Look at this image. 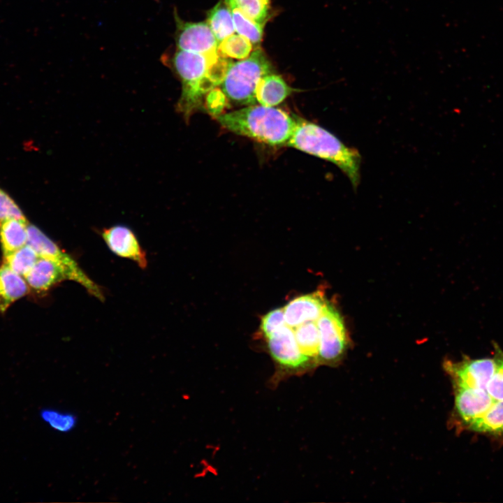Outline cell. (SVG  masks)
I'll use <instances>...</instances> for the list:
<instances>
[{"instance_id":"3","label":"cell","mask_w":503,"mask_h":503,"mask_svg":"<svg viewBox=\"0 0 503 503\" xmlns=\"http://www.w3.org/2000/svg\"><path fill=\"white\" fill-rule=\"evenodd\" d=\"M219 54L207 56L177 49L168 61L182 82L177 109L186 119L198 110L203 100L217 87L210 75V68Z\"/></svg>"},{"instance_id":"14","label":"cell","mask_w":503,"mask_h":503,"mask_svg":"<svg viewBox=\"0 0 503 503\" xmlns=\"http://www.w3.org/2000/svg\"><path fill=\"white\" fill-rule=\"evenodd\" d=\"M29 289L23 276L5 263L0 266V312H5L13 302L27 295Z\"/></svg>"},{"instance_id":"10","label":"cell","mask_w":503,"mask_h":503,"mask_svg":"<svg viewBox=\"0 0 503 503\" xmlns=\"http://www.w3.org/2000/svg\"><path fill=\"white\" fill-rule=\"evenodd\" d=\"M101 237L110 250L117 256L129 259L144 269L147 265L145 250L133 233L124 225H115L105 228Z\"/></svg>"},{"instance_id":"6","label":"cell","mask_w":503,"mask_h":503,"mask_svg":"<svg viewBox=\"0 0 503 503\" xmlns=\"http://www.w3.org/2000/svg\"><path fill=\"white\" fill-rule=\"evenodd\" d=\"M319 333L318 359L324 363L335 362L344 352L347 334L340 313L327 302L316 321Z\"/></svg>"},{"instance_id":"15","label":"cell","mask_w":503,"mask_h":503,"mask_svg":"<svg viewBox=\"0 0 503 503\" xmlns=\"http://www.w3.org/2000/svg\"><path fill=\"white\" fill-rule=\"evenodd\" d=\"M27 244L34 249L39 257L56 259L74 268H81L73 256L64 251L38 228L31 224H28Z\"/></svg>"},{"instance_id":"12","label":"cell","mask_w":503,"mask_h":503,"mask_svg":"<svg viewBox=\"0 0 503 503\" xmlns=\"http://www.w3.org/2000/svg\"><path fill=\"white\" fill-rule=\"evenodd\" d=\"M326 305L319 291L295 298L283 307L286 323L293 328L307 321H317Z\"/></svg>"},{"instance_id":"8","label":"cell","mask_w":503,"mask_h":503,"mask_svg":"<svg viewBox=\"0 0 503 503\" xmlns=\"http://www.w3.org/2000/svg\"><path fill=\"white\" fill-rule=\"evenodd\" d=\"M495 366L494 357L477 359L465 358L458 363H446V369L452 376L455 386L486 390Z\"/></svg>"},{"instance_id":"21","label":"cell","mask_w":503,"mask_h":503,"mask_svg":"<svg viewBox=\"0 0 503 503\" xmlns=\"http://www.w3.org/2000/svg\"><path fill=\"white\" fill-rule=\"evenodd\" d=\"M38 255L28 244L3 256V263L24 277L31 270Z\"/></svg>"},{"instance_id":"16","label":"cell","mask_w":503,"mask_h":503,"mask_svg":"<svg viewBox=\"0 0 503 503\" xmlns=\"http://www.w3.org/2000/svg\"><path fill=\"white\" fill-rule=\"evenodd\" d=\"M28 224L26 219L17 218L0 222V243L3 256L27 244Z\"/></svg>"},{"instance_id":"18","label":"cell","mask_w":503,"mask_h":503,"mask_svg":"<svg viewBox=\"0 0 503 503\" xmlns=\"http://www.w3.org/2000/svg\"><path fill=\"white\" fill-rule=\"evenodd\" d=\"M224 1L231 10L235 31L249 39L255 48H258L263 35L264 24L250 18L233 1Z\"/></svg>"},{"instance_id":"11","label":"cell","mask_w":503,"mask_h":503,"mask_svg":"<svg viewBox=\"0 0 503 503\" xmlns=\"http://www.w3.org/2000/svg\"><path fill=\"white\" fill-rule=\"evenodd\" d=\"M494 402L486 389L455 386V409L467 426L486 413Z\"/></svg>"},{"instance_id":"9","label":"cell","mask_w":503,"mask_h":503,"mask_svg":"<svg viewBox=\"0 0 503 503\" xmlns=\"http://www.w3.org/2000/svg\"><path fill=\"white\" fill-rule=\"evenodd\" d=\"M268 347L274 360L289 369H299L309 358L300 350L293 330L286 323L266 337Z\"/></svg>"},{"instance_id":"27","label":"cell","mask_w":503,"mask_h":503,"mask_svg":"<svg viewBox=\"0 0 503 503\" xmlns=\"http://www.w3.org/2000/svg\"><path fill=\"white\" fill-rule=\"evenodd\" d=\"M12 218L26 219L19 205L0 188V222Z\"/></svg>"},{"instance_id":"19","label":"cell","mask_w":503,"mask_h":503,"mask_svg":"<svg viewBox=\"0 0 503 503\" xmlns=\"http://www.w3.org/2000/svg\"><path fill=\"white\" fill-rule=\"evenodd\" d=\"M292 328L301 351L309 359H318L319 333L316 321H307Z\"/></svg>"},{"instance_id":"20","label":"cell","mask_w":503,"mask_h":503,"mask_svg":"<svg viewBox=\"0 0 503 503\" xmlns=\"http://www.w3.org/2000/svg\"><path fill=\"white\" fill-rule=\"evenodd\" d=\"M469 429L479 432H503V400L495 401L481 417L472 422Z\"/></svg>"},{"instance_id":"7","label":"cell","mask_w":503,"mask_h":503,"mask_svg":"<svg viewBox=\"0 0 503 503\" xmlns=\"http://www.w3.org/2000/svg\"><path fill=\"white\" fill-rule=\"evenodd\" d=\"M175 18L177 49L207 56L219 54L218 42L207 22H184L176 15Z\"/></svg>"},{"instance_id":"17","label":"cell","mask_w":503,"mask_h":503,"mask_svg":"<svg viewBox=\"0 0 503 503\" xmlns=\"http://www.w3.org/2000/svg\"><path fill=\"white\" fill-rule=\"evenodd\" d=\"M206 22L218 43L235 31L231 10L224 0L220 1L208 12Z\"/></svg>"},{"instance_id":"4","label":"cell","mask_w":503,"mask_h":503,"mask_svg":"<svg viewBox=\"0 0 503 503\" xmlns=\"http://www.w3.org/2000/svg\"><path fill=\"white\" fill-rule=\"evenodd\" d=\"M273 73V66L263 51L256 48L247 58L232 62L219 85L226 101L235 105L256 104L255 89L259 80Z\"/></svg>"},{"instance_id":"26","label":"cell","mask_w":503,"mask_h":503,"mask_svg":"<svg viewBox=\"0 0 503 503\" xmlns=\"http://www.w3.org/2000/svg\"><path fill=\"white\" fill-rule=\"evenodd\" d=\"M285 324L284 308H277L263 316L261 330L266 338Z\"/></svg>"},{"instance_id":"1","label":"cell","mask_w":503,"mask_h":503,"mask_svg":"<svg viewBox=\"0 0 503 503\" xmlns=\"http://www.w3.org/2000/svg\"><path fill=\"white\" fill-rule=\"evenodd\" d=\"M227 130L272 146L286 145L296 126V118L276 107L259 104L216 116Z\"/></svg>"},{"instance_id":"5","label":"cell","mask_w":503,"mask_h":503,"mask_svg":"<svg viewBox=\"0 0 503 503\" xmlns=\"http://www.w3.org/2000/svg\"><path fill=\"white\" fill-rule=\"evenodd\" d=\"M29 288L36 292H45L66 280L78 283L95 298L103 300L101 288L82 268H74L60 261L38 257L36 263L24 277Z\"/></svg>"},{"instance_id":"2","label":"cell","mask_w":503,"mask_h":503,"mask_svg":"<svg viewBox=\"0 0 503 503\" xmlns=\"http://www.w3.org/2000/svg\"><path fill=\"white\" fill-rule=\"evenodd\" d=\"M286 145L333 163L356 190L360 180L361 155L333 133L314 122L296 118V126Z\"/></svg>"},{"instance_id":"13","label":"cell","mask_w":503,"mask_h":503,"mask_svg":"<svg viewBox=\"0 0 503 503\" xmlns=\"http://www.w3.org/2000/svg\"><path fill=\"white\" fill-rule=\"evenodd\" d=\"M294 89L277 74L271 73L263 76L255 89L256 104L275 107L282 103Z\"/></svg>"},{"instance_id":"22","label":"cell","mask_w":503,"mask_h":503,"mask_svg":"<svg viewBox=\"0 0 503 503\" xmlns=\"http://www.w3.org/2000/svg\"><path fill=\"white\" fill-rule=\"evenodd\" d=\"M252 47V43L246 37L233 34L218 43L217 51L224 57L243 59L251 54Z\"/></svg>"},{"instance_id":"24","label":"cell","mask_w":503,"mask_h":503,"mask_svg":"<svg viewBox=\"0 0 503 503\" xmlns=\"http://www.w3.org/2000/svg\"><path fill=\"white\" fill-rule=\"evenodd\" d=\"M250 18L264 24L268 20L270 0H230Z\"/></svg>"},{"instance_id":"25","label":"cell","mask_w":503,"mask_h":503,"mask_svg":"<svg viewBox=\"0 0 503 503\" xmlns=\"http://www.w3.org/2000/svg\"><path fill=\"white\" fill-rule=\"evenodd\" d=\"M495 370L488 384L487 391L494 401H501L503 400V351L498 346H495Z\"/></svg>"},{"instance_id":"23","label":"cell","mask_w":503,"mask_h":503,"mask_svg":"<svg viewBox=\"0 0 503 503\" xmlns=\"http://www.w3.org/2000/svg\"><path fill=\"white\" fill-rule=\"evenodd\" d=\"M40 416L50 428L61 433L71 432L78 423V418L74 414L52 408L43 409Z\"/></svg>"}]
</instances>
